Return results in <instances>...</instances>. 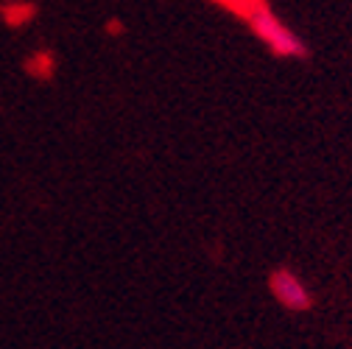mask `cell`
<instances>
[{
  "label": "cell",
  "mask_w": 352,
  "mask_h": 349,
  "mask_svg": "<svg viewBox=\"0 0 352 349\" xmlns=\"http://www.w3.org/2000/svg\"><path fill=\"white\" fill-rule=\"evenodd\" d=\"M232 9L246 17L252 31L266 42L274 54H280V56H302L305 54L302 39L272 12V6H266V3H241V6H232Z\"/></svg>",
  "instance_id": "6da1fadb"
},
{
  "label": "cell",
  "mask_w": 352,
  "mask_h": 349,
  "mask_svg": "<svg viewBox=\"0 0 352 349\" xmlns=\"http://www.w3.org/2000/svg\"><path fill=\"white\" fill-rule=\"evenodd\" d=\"M269 288H272L274 299L283 304V308H288V311L299 313V311L311 308V291H307V285L294 271H288V269L274 271L272 280H269Z\"/></svg>",
  "instance_id": "7a4b0ae2"
}]
</instances>
